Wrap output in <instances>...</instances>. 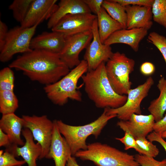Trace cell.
I'll list each match as a JSON object with an SVG mask.
<instances>
[{
    "label": "cell",
    "instance_id": "cell-7",
    "mask_svg": "<svg viewBox=\"0 0 166 166\" xmlns=\"http://www.w3.org/2000/svg\"><path fill=\"white\" fill-rule=\"evenodd\" d=\"M38 25L27 28L17 26L9 30L4 46L0 50V61L7 62L16 54L32 51L31 42Z\"/></svg>",
    "mask_w": 166,
    "mask_h": 166
},
{
    "label": "cell",
    "instance_id": "cell-26",
    "mask_svg": "<svg viewBox=\"0 0 166 166\" xmlns=\"http://www.w3.org/2000/svg\"><path fill=\"white\" fill-rule=\"evenodd\" d=\"M33 0H14L9 6L14 19L21 24L24 20Z\"/></svg>",
    "mask_w": 166,
    "mask_h": 166
},
{
    "label": "cell",
    "instance_id": "cell-41",
    "mask_svg": "<svg viewBox=\"0 0 166 166\" xmlns=\"http://www.w3.org/2000/svg\"><path fill=\"white\" fill-rule=\"evenodd\" d=\"M66 166H80L77 163L74 156H71L69 158Z\"/></svg>",
    "mask_w": 166,
    "mask_h": 166
},
{
    "label": "cell",
    "instance_id": "cell-15",
    "mask_svg": "<svg viewBox=\"0 0 166 166\" xmlns=\"http://www.w3.org/2000/svg\"><path fill=\"white\" fill-rule=\"evenodd\" d=\"M65 36L57 32H44L33 38L30 43L32 50H41L59 55L63 50Z\"/></svg>",
    "mask_w": 166,
    "mask_h": 166
},
{
    "label": "cell",
    "instance_id": "cell-4",
    "mask_svg": "<svg viewBox=\"0 0 166 166\" xmlns=\"http://www.w3.org/2000/svg\"><path fill=\"white\" fill-rule=\"evenodd\" d=\"M88 71V65L84 60L72 69L65 75L56 82L45 85L44 89L48 98L54 104L63 106L69 99L77 101H82V95L78 89L79 79Z\"/></svg>",
    "mask_w": 166,
    "mask_h": 166
},
{
    "label": "cell",
    "instance_id": "cell-20",
    "mask_svg": "<svg viewBox=\"0 0 166 166\" xmlns=\"http://www.w3.org/2000/svg\"><path fill=\"white\" fill-rule=\"evenodd\" d=\"M22 134L25 140L24 145L16 148L14 155L16 157L21 156L28 166H37V160L41 155L42 148L38 143H35L31 132L26 128H24Z\"/></svg>",
    "mask_w": 166,
    "mask_h": 166
},
{
    "label": "cell",
    "instance_id": "cell-24",
    "mask_svg": "<svg viewBox=\"0 0 166 166\" xmlns=\"http://www.w3.org/2000/svg\"><path fill=\"white\" fill-rule=\"evenodd\" d=\"M102 7L114 19L119 23L123 29H126L127 15L125 6L114 0H104Z\"/></svg>",
    "mask_w": 166,
    "mask_h": 166
},
{
    "label": "cell",
    "instance_id": "cell-12",
    "mask_svg": "<svg viewBox=\"0 0 166 166\" xmlns=\"http://www.w3.org/2000/svg\"><path fill=\"white\" fill-rule=\"evenodd\" d=\"M97 18L96 15L91 13L67 15L61 18L51 30L65 36L92 30L94 21Z\"/></svg>",
    "mask_w": 166,
    "mask_h": 166
},
{
    "label": "cell",
    "instance_id": "cell-27",
    "mask_svg": "<svg viewBox=\"0 0 166 166\" xmlns=\"http://www.w3.org/2000/svg\"><path fill=\"white\" fill-rule=\"evenodd\" d=\"M152 11L154 21L166 28V0H154Z\"/></svg>",
    "mask_w": 166,
    "mask_h": 166
},
{
    "label": "cell",
    "instance_id": "cell-23",
    "mask_svg": "<svg viewBox=\"0 0 166 166\" xmlns=\"http://www.w3.org/2000/svg\"><path fill=\"white\" fill-rule=\"evenodd\" d=\"M157 87L160 91L159 95L157 98L150 102L148 108L155 122L164 117L166 111V79L162 77L158 81Z\"/></svg>",
    "mask_w": 166,
    "mask_h": 166
},
{
    "label": "cell",
    "instance_id": "cell-29",
    "mask_svg": "<svg viewBox=\"0 0 166 166\" xmlns=\"http://www.w3.org/2000/svg\"><path fill=\"white\" fill-rule=\"evenodd\" d=\"M136 139V143L143 152V155L155 158L159 154V151L156 145L148 140L146 137Z\"/></svg>",
    "mask_w": 166,
    "mask_h": 166
},
{
    "label": "cell",
    "instance_id": "cell-32",
    "mask_svg": "<svg viewBox=\"0 0 166 166\" xmlns=\"http://www.w3.org/2000/svg\"><path fill=\"white\" fill-rule=\"evenodd\" d=\"M124 132V136L121 138L116 137L115 139L119 141L124 145V149L128 150L129 149H134L139 154L143 155V152L137 144L135 138L129 133Z\"/></svg>",
    "mask_w": 166,
    "mask_h": 166
},
{
    "label": "cell",
    "instance_id": "cell-35",
    "mask_svg": "<svg viewBox=\"0 0 166 166\" xmlns=\"http://www.w3.org/2000/svg\"><path fill=\"white\" fill-rule=\"evenodd\" d=\"M91 12L96 15L100 12L102 7L103 0H83Z\"/></svg>",
    "mask_w": 166,
    "mask_h": 166
},
{
    "label": "cell",
    "instance_id": "cell-28",
    "mask_svg": "<svg viewBox=\"0 0 166 166\" xmlns=\"http://www.w3.org/2000/svg\"><path fill=\"white\" fill-rule=\"evenodd\" d=\"M14 73L9 67L2 69L0 71V91H14Z\"/></svg>",
    "mask_w": 166,
    "mask_h": 166
},
{
    "label": "cell",
    "instance_id": "cell-37",
    "mask_svg": "<svg viewBox=\"0 0 166 166\" xmlns=\"http://www.w3.org/2000/svg\"><path fill=\"white\" fill-rule=\"evenodd\" d=\"M155 70L154 65L152 63L145 62L143 63L140 66V71L143 75L148 76L153 74Z\"/></svg>",
    "mask_w": 166,
    "mask_h": 166
},
{
    "label": "cell",
    "instance_id": "cell-8",
    "mask_svg": "<svg viewBox=\"0 0 166 166\" xmlns=\"http://www.w3.org/2000/svg\"><path fill=\"white\" fill-rule=\"evenodd\" d=\"M154 83L153 79L149 77L144 83L128 91L127 101L123 105L116 109L106 108L107 113L116 115L120 120L124 121L129 120L133 114H141V103Z\"/></svg>",
    "mask_w": 166,
    "mask_h": 166
},
{
    "label": "cell",
    "instance_id": "cell-6",
    "mask_svg": "<svg viewBox=\"0 0 166 166\" xmlns=\"http://www.w3.org/2000/svg\"><path fill=\"white\" fill-rule=\"evenodd\" d=\"M135 61L123 53H113L105 64L106 74L114 91L120 95H127L132 82L129 75L134 70Z\"/></svg>",
    "mask_w": 166,
    "mask_h": 166
},
{
    "label": "cell",
    "instance_id": "cell-31",
    "mask_svg": "<svg viewBox=\"0 0 166 166\" xmlns=\"http://www.w3.org/2000/svg\"><path fill=\"white\" fill-rule=\"evenodd\" d=\"M11 152L6 149L5 151L0 155V166H22L26 163L24 160H18Z\"/></svg>",
    "mask_w": 166,
    "mask_h": 166
},
{
    "label": "cell",
    "instance_id": "cell-30",
    "mask_svg": "<svg viewBox=\"0 0 166 166\" xmlns=\"http://www.w3.org/2000/svg\"><path fill=\"white\" fill-rule=\"evenodd\" d=\"M147 40L161 52L166 64V38L156 32H152L149 34Z\"/></svg>",
    "mask_w": 166,
    "mask_h": 166
},
{
    "label": "cell",
    "instance_id": "cell-36",
    "mask_svg": "<svg viewBox=\"0 0 166 166\" xmlns=\"http://www.w3.org/2000/svg\"><path fill=\"white\" fill-rule=\"evenodd\" d=\"M147 137V139L150 142L156 141L160 144L166 152V141L161 137L160 133L153 131L149 133Z\"/></svg>",
    "mask_w": 166,
    "mask_h": 166
},
{
    "label": "cell",
    "instance_id": "cell-5",
    "mask_svg": "<svg viewBox=\"0 0 166 166\" xmlns=\"http://www.w3.org/2000/svg\"><path fill=\"white\" fill-rule=\"evenodd\" d=\"M74 156L92 161L96 166H140L134 155L99 142L88 144L86 150L77 152Z\"/></svg>",
    "mask_w": 166,
    "mask_h": 166
},
{
    "label": "cell",
    "instance_id": "cell-34",
    "mask_svg": "<svg viewBox=\"0 0 166 166\" xmlns=\"http://www.w3.org/2000/svg\"><path fill=\"white\" fill-rule=\"evenodd\" d=\"M123 6L128 5L151 7L154 0H114Z\"/></svg>",
    "mask_w": 166,
    "mask_h": 166
},
{
    "label": "cell",
    "instance_id": "cell-1",
    "mask_svg": "<svg viewBox=\"0 0 166 166\" xmlns=\"http://www.w3.org/2000/svg\"><path fill=\"white\" fill-rule=\"evenodd\" d=\"M9 67L45 85L56 82L70 71L58 55L37 49L18 56Z\"/></svg>",
    "mask_w": 166,
    "mask_h": 166
},
{
    "label": "cell",
    "instance_id": "cell-21",
    "mask_svg": "<svg viewBox=\"0 0 166 166\" xmlns=\"http://www.w3.org/2000/svg\"><path fill=\"white\" fill-rule=\"evenodd\" d=\"M24 120L14 113L2 115L0 120V129L8 136L12 145L22 146L25 142L21 138Z\"/></svg>",
    "mask_w": 166,
    "mask_h": 166
},
{
    "label": "cell",
    "instance_id": "cell-19",
    "mask_svg": "<svg viewBox=\"0 0 166 166\" xmlns=\"http://www.w3.org/2000/svg\"><path fill=\"white\" fill-rule=\"evenodd\" d=\"M91 13L83 0H61L56 10L49 19L48 29H52L63 17L72 14Z\"/></svg>",
    "mask_w": 166,
    "mask_h": 166
},
{
    "label": "cell",
    "instance_id": "cell-42",
    "mask_svg": "<svg viewBox=\"0 0 166 166\" xmlns=\"http://www.w3.org/2000/svg\"><path fill=\"white\" fill-rule=\"evenodd\" d=\"M160 134L161 137L163 139L166 138V131L161 133Z\"/></svg>",
    "mask_w": 166,
    "mask_h": 166
},
{
    "label": "cell",
    "instance_id": "cell-16",
    "mask_svg": "<svg viewBox=\"0 0 166 166\" xmlns=\"http://www.w3.org/2000/svg\"><path fill=\"white\" fill-rule=\"evenodd\" d=\"M53 121L52 138L49 152L45 158L53 159L55 166H66L69 158L72 156L71 151L65 139L59 131L56 120Z\"/></svg>",
    "mask_w": 166,
    "mask_h": 166
},
{
    "label": "cell",
    "instance_id": "cell-40",
    "mask_svg": "<svg viewBox=\"0 0 166 166\" xmlns=\"http://www.w3.org/2000/svg\"><path fill=\"white\" fill-rule=\"evenodd\" d=\"M12 145L8 135L0 129V147H4L7 149Z\"/></svg>",
    "mask_w": 166,
    "mask_h": 166
},
{
    "label": "cell",
    "instance_id": "cell-14",
    "mask_svg": "<svg viewBox=\"0 0 166 166\" xmlns=\"http://www.w3.org/2000/svg\"><path fill=\"white\" fill-rule=\"evenodd\" d=\"M155 122L151 114L143 115L133 114L127 121L120 120L117 125L124 132L130 133L135 139L146 137L153 130Z\"/></svg>",
    "mask_w": 166,
    "mask_h": 166
},
{
    "label": "cell",
    "instance_id": "cell-10",
    "mask_svg": "<svg viewBox=\"0 0 166 166\" xmlns=\"http://www.w3.org/2000/svg\"><path fill=\"white\" fill-rule=\"evenodd\" d=\"M93 37L92 30L65 36V43L62 52L59 55L61 60L69 69H72L80 63L79 55L87 48Z\"/></svg>",
    "mask_w": 166,
    "mask_h": 166
},
{
    "label": "cell",
    "instance_id": "cell-2",
    "mask_svg": "<svg viewBox=\"0 0 166 166\" xmlns=\"http://www.w3.org/2000/svg\"><path fill=\"white\" fill-rule=\"evenodd\" d=\"M81 78L86 93L97 108L116 109L126 102L127 96L117 94L112 87L107 76L105 63L88 71Z\"/></svg>",
    "mask_w": 166,
    "mask_h": 166
},
{
    "label": "cell",
    "instance_id": "cell-38",
    "mask_svg": "<svg viewBox=\"0 0 166 166\" xmlns=\"http://www.w3.org/2000/svg\"><path fill=\"white\" fill-rule=\"evenodd\" d=\"M9 30L6 24L0 21V50L3 47Z\"/></svg>",
    "mask_w": 166,
    "mask_h": 166
},
{
    "label": "cell",
    "instance_id": "cell-11",
    "mask_svg": "<svg viewBox=\"0 0 166 166\" xmlns=\"http://www.w3.org/2000/svg\"><path fill=\"white\" fill-rule=\"evenodd\" d=\"M92 31V41L86 48L84 59L87 62L88 71L94 69L103 62H107L113 53L110 46L102 43L100 39L97 18L94 21Z\"/></svg>",
    "mask_w": 166,
    "mask_h": 166
},
{
    "label": "cell",
    "instance_id": "cell-3",
    "mask_svg": "<svg viewBox=\"0 0 166 166\" xmlns=\"http://www.w3.org/2000/svg\"><path fill=\"white\" fill-rule=\"evenodd\" d=\"M115 117H117L116 115L108 114L105 108L97 119L85 125H70L61 120H56V122L60 132L70 147L72 156H74L77 152L87 149L88 144L86 140L89 136L93 135L97 138L108 122Z\"/></svg>",
    "mask_w": 166,
    "mask_h": 166
},
{
    "label": "cell",
    "instance_id": "cell-9",
    "mask_svg": "<svg viewBox=\"0 0 166 166\" xmlns=\"http://www.w3.org/2000/svg\"><path fill=\"white\" fill-rule=\"evenodd\" d=\"M24 128L29 129L32 134L34 140L41 146L42 152L39 159L45 158L50 148L54 128L53 121L47 116H38L23 115Z\"/></svg>",
    "mask_w": 166,
    "mask_h": 166
},
{
    "label": "cell",
    "instance_id": "cell-17",
    "mask_svg": "<svg viewBox=\"0 0 166 166\" xmlns=\"http://www.w3.org/2000/svg\"><path fill=\"white\" fill-rule=\"evenodd\" d=\"M127 15L126 29L143 28L148 30L152 27V7L128 5L125 6Z\"/></svg>",
    "mask_w": 166,
    "mask_h": 166
},
{
    "label": "cell",
    "instance_id": "cell-39",
    "mask_svg": "<svg viewBox=\"0 0 166 166\" xmlns=\"http://www.w3.org/2000/svg\"><path fill=\"white\" fill-rule=\"evenodd\" d=\"M153 130L156 132L160 133L166 131V114L160 121L155 123Z\"/></svg>",
    "mask_w": 166,
    "mask_h": 166
},
{
    "label": "cell",
    "instance_id": "cell-43",
    "mask_svg": "<svg viewBox=\"0 0 166 166\" xmlns=\"http://www.w3.org/2000/svg\"><path fill=\"white\" fill-rule=\"evenodd\" d=\"M22 166L20 165V166Z\"/></svg>",
    "mask_w": 166,
    "mask_h": 166
},
{
    "label": "cell",
    "instance_id": "cell-25",
    "mask_svg": "<svg viewBox=\"0 0 166 166\" xmlns=\"http://www.w3.org/2000/svg\"><path fill=\"white\" fill-rule=\"evenodd\" d=\"M18 107L14 91H0V112L2 115L14 113Z\"/></svg>",
    "mask_w": 166,
    "mask_h": 166
},
{
    "label": "cell",
    "instance_id": "cell-13",
    "mask_svg": "<svg viewBox=\"0 0 166 166\" xmlns=\"http://www.w3.org/2000/svg\"><path fill=\"white\" fill-rule=\"evenodd\" d=\"M57 0H33L22 27H30L49 19L57 7Z\"/></svg>",
    "mask_w": 166,
    "mask_h": 166
},
{
    "label": "cell",
    "instance_id": "cell-22",
    "mask_svg": "<svg viewBox=\"0 0 166 166\" xmlns=\"http://www.w3.org/2000/svg\"><path fill=\"white\" fill-rule=\"evenodd\" d=\"M96 15L98 34L102 43L114 33L123 29L122 25L113 18L102 7Z\"/></svg>",
    "mask_w": 166,
    "mask_h": 166
},
{
    "label": "cell",
    "instance_id": "cell-18",
    "mask_svg": "<svg viewBox=\"0 0 166 166\" xmlns=\"http://www.w3.org/2000/svg\"><path fill=\"white\" fill-rule=\"evenodd\" d=\"M148 33V30L143 28L122 29L114 33L104 44L109 46L116 43L126 44L136 52L138 50L140 42Z\"/></svg>",
    "mask_w": 166,
    "mask_h": 166
},
{
    "label": "cell",
    "instance_id": "cell-33",
    "mask_svg": "<svg viewBox=\"0 0 166 166\" xmlns=\"http://www.w3.org/2000/svg\"><path fill=\"white\" fill-rule=\"evenodd\" d=\"M134 157L140 166H166V158L158 161L154 158L139 154H136Z\"/></svg>",
    "mask_w": 166,
    "mask_h": 166
}]
</instances>
